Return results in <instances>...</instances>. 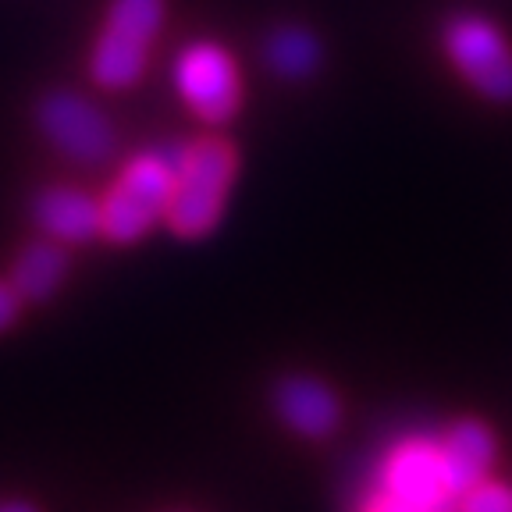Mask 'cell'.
I'll return each instance as SVG.
<instances>
[{"instance_id":"1","label":"cell","mask_w":512,"mask_h":512,"mask_svg":"<svg viewBox=\"0 0 512 512\" xmlns=\"http://www.w3.org/2000/svg\"><path fill=\"white\" fill-rule=\"evenodd\" d=\"M239 171L235 146L224 139H196L178 146L175 153V185L168 203V228L182 239H203L217 228L224 214V200Z\"/></svg>"},{"instance_id":"2","label":"cell","mask_w":512,"mask_h":512,"mask_svg":"<svg viewBox=\"0 0 512 512\" xmlns=\"http://www.w3.org/2000/svg\"><path fill=\"white\" fill-rule=\"evenodd\" d=\"M175 153L153 146L128 160L100 200V235L118 246L139 242L153 224L168 217L171 185H175Z\"/></svg>"},{"instance_id":"3","label":"cell","mask_w":512,"mask_h":512,"mask_svg":"<svg viewBox=\"0 0 512 512\" xmlns=\"http://www.w3.org/2000/svg\"><path fill=\"white\" fill-rule=\"evenodd\" d=\"M377 488L420 512H456V491L448 484L438 438L409 434L395 441L377 466Z\"/></svg>"},{"instance_id":"4","label":"cell","mask_w":512,"mask_h":512,"mask_svg":"<svg viewBox=\"0 0 512 512\" xmlns=\"http://www.w3.org/2000/svg\"><path fill=\"white\" fill-rule=\"evenodd\" d=\"M36 125L54 150L75 164H104L118 146V128L93 100L72 89H54L36 104Z\"/></svg>"},{"instance_id":"5","label":"cell","mask_w":512,"mask_h":512,"mask_svg":"<svg viewBox=\"0 0 512 512\" xmlns=\"http://www.w3.org/2000/svg\"><path fill=\"white\" fill-rule=\"evenodd\" d=\"M445 50L480 96L512 104V47L484 15H456L445 25Z\"/></svg>"},{"instance_id":"6","label":"cell","mask_w":512,"mask_h":512,"mask_svg":"<svg viewBox=\"0 0 512 512\" xmlns=\"http://www.w3.org/2000/svg\"><path fill=\"white\" fill-rule=\"evenodd\" d=\"M175 86L189 111L203 121H228L242 104V79L235 57L210 40L189 43L175 57Z\"/></svg>"},{"instance_id":"7","label":"cell","mask_w":512,"mask_h":512,"mask_svg":"<svg viewBox=\"0 0 512 512\" xmlns=\"http://www.w3.org/2000/svg\"><path fill=\"white\" fill-rule=\"evenodd\" d=\"M32 221L47 239L79 246L100 235V200L79 185H47L32 200Z\"/></svg>"},{"instance_id":"8","label":"cell","mask_w":512,"mask_h":512,"mask_svg":"<svg viewBox=\"0 0 512 512\" xmlns=\"http://www.w3.org/2000/svg\"><path fill=\"white\" fill-rule=\"evenodd\" d=\"M274 409L303 438H328L342 420L338 395L317 377H285L274 392Z\"/></svg>"},{"instance_id":"9","label":"cell","mask_w":512,"mask_h":512,"mask_svg":"<svg viewBox=\"0 0 512 512\" xmlns=\"http://www.w3.org/2000/svg\"><path fill=\"white\" fill-rule=\"evenodd\" d=\"M441 445V459H445V470H448V484L452 491H466L470 484L488 477L491 463H495V434L484 420H456V424L448 427L445 434L438 438Z\"/></svg>"},{"instance_id":"10","label":"cell","mask_w":512,"mask_h":512,"mask_svg":"<svg viewBox=\"0 0 512 512\" xmlns=\"http://www.w3.org/2000/svg\"><path fill=\"white\" fill-rule=\"evenodd\" d=\"M64 278H68V253H64L61 242L43 235V239L18 249L8 281L22 296V303H47L64 285Z\"/></svg>"},{"instance_id":"11","label":"cell","mask_w":512,"mask_h":512,"mask_svg":"<svg viewBox=\"0 0 512 512\" xmlns=\"http://www.w3.org/2000/svg\"><path fill=\"white\" fill-rule=\"evenodd\" d=\"M146 61H150V43L104 25V32H100L93 43L89 75H93L96 86H104V89H132L143 79Z\"/></svg>"},{"instance_id":"12","label":"cell","mask_w":512,"mask_h":512,"mask_svg":"<svg viewBox=\"0 0 512 512\" xmlns=\"http://www.w3.org/2000/svg\"><path fill=\"white\" fill-rule=\"evenodd\" d=\"M267 64L281 79H306L317 68V40L306 29H278L267 40Z\"/></svg>"},{"instance_id":"13","label":"cell","mask_w":512,"mask_h":512,"mask_svg":"<svg viewBox=\"0 0 512 512\" xmlns=\"http://www.w3.org/2000/svg\"><path fill=\"white\" fill-rule=\"evenodd\" d=\"M104 25L153 47L160 25H164V0H111Z\"/></svg>"},{"instance_id":"14","label":"cell","mask_w":512,"mask_h":512,"mask_svg":"<svg viewBox=\"0 0 512 512\" xmlns=\"http://www.w3.org/2000/svg\"><path fill=\"white\" fill-rule=\"evenodd\" d=\"M456 512H512V488L502 480H477L456 495Z\"/></svg>"},{"instance_id":"15","label":"cell","mask_w":512,"mask_h":512,"mask_svg":"<svg viewBox=\"0 0 512 512\" xmlns=\"http://www.w3.org/2000/svg\"><path fill=\"white\" fill-rule=\"evenodd\" d=\"M22 306L25 303L15 292V285H11V281H0V335L15 328L18 317H22Z\"/></svg>"},{"instance_id":"16","label":"cell","mask_w":512,"mask_h":512,"mask_svg":"<svg viewBox=\"0 0 512 512\" xmlns=\"http://www.w3.org/2000/svg\"><path fill=\"white\" fill-rule=\"evenodd\" d=\"M356 512H420V509H413V505L399 502V498H392L388 491L374 488L367 498H363L360 505H356Z\"/></svg>"},{"instance_id":"17","label":"cell","mask_w":512,"mask_h":512,"mask_svg":"<svg viewBox=\"0 0 512 512\" xmlns=\"http://www.w3.org/2000/svg\"><path fill=\"white\" fill-rule=\"evenodd\" d=\"M0 512H40V509L32 502H18L15 498V502H0Z\"/></svg>"}]
</instances>
